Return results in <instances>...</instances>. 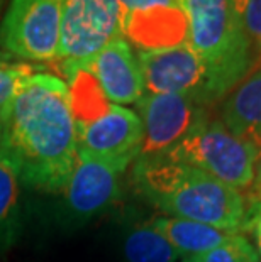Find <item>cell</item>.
Segmentation results:
<instances>
[{"instance_id":"1","label":"cell","mask_w":261,"mask_h":262,"mask_svg":"<svg viewBox=\"0 0 261 262\" xmlns=\"http://www.w3.org/2000/svg\"><path fill=\"white\" fill-rule=\"evenodd\" d=\"M0 150L21 183L46 193L63 191L78 159V134L66 83L36 73L0 110Z\"/></svg>"},{"instance_id":"2","label":"cell","mask_w":261,"mask_h":262,"mask_svg":"<svg viewBox=\"0 0 261 262\" xmlns=\"http://www.w3.org/2000/svg\"><path fill=\"white\" fill-rule=\"evenodd\" d=\"M134 176L139 191L168 216L229 233L244 225L248 208L241 191L200 169L159 156L137 159Z\"/></svg>"},{"instance_id":"3","label":"cell","mask_w":261,"mask_h":262,"mask_svg":"<svg viewBox=\"0 0 261 262\" xmlns=\"http://www.w3.org/2000/svg\"><path fill=\"white\" fill-rule=\"evenodd\" d=\"M188 24V46L202 59L217 100L239 83L256 58L232 0H178Z\"/></svg>"},{"instance_id":"4","label":"cell","mask_w":261,"mask_h":262,"mask_svg":"<svg viewBox=\"0 0 261 262\" xmlns=\"http://www.w3.org/2000/svg\"><path fill=\"white\" fill-rule=\"evenodd\" d=\"M165 158L207 172L237 191L253 185L259 163L246 142L231 134L220 119L209 115Z\"/></svg>"},{"instance_id":"5","label":"cell","mask_w":261,"mask_h":262,"mask_svg":"<svg viewBox=\"0 0 261 262\" xmlns=\"http://www.w3.org/2000/svg\"><path fill=\"white\" fill-rule=\"evenodd\" d=\"M61 0H10L0 22V48L10 56L51 61L58 56Z\"/></svg>"},{"instance_id":"6","label":"cell","mask_w":261,"mask_h":262,"mask_svg":"<svg viewBox=\"0 0 261 262\" xmlns=\"http://www.w3.org/2000/svg\"><path fill=\"white\" fill-rule=\"evenodd\" d=\"M115 37H122L117 0H61L56 59L87 63Z\"/></svg>"},{"instance_id":"7","label":"cell","mask_w":261,"mask_h":262,"mask_svg":"<svg viewBox=\"0 0 261 262\" xmlns=\"http://www.w3.org/2000/svg\"><path fill=\"white\" fill-rule=\"evenodd\" d=\"M144 93H173L190 98L200 107L217 102L209 71L188 42L168 49L139 51Z\"/></svg>"},{"instance_id":"8","label":"cell","mask_w":261,"mask_h":262,"mask_svg":"<svg viewBox=\"0 0 261 262\" xmlns=\"http://www.w3.org/2000/svg\"><path fill=\"white\" fill-rule=\"evenodd\" d=\"M136 107L144 129L139 158L168 154L209 115L190 98L173 93H144Z\"/></svg>"},{"instance_id":"9","label":"cell","mask_w":261,"mask_h":262,"mask_svg":"<svg viewBox=\"0 0 261 262\" xmlns=\"http://www.w3.org/2000/svg\"><path fill=\"white\" fill-rule=\"evenodd\" d=\"M144 129L132 110L110 105L101 119L78 130V150L115 164L122 171L139 158Z\"/></svg>"},{"instance_id":"10","label":"cell","mask_w":261,"mask_h":262,"mask_svg":"<svg viewBox=\"0 0 261 262\" xmlns=\"http://www.w3.org/2000/svg\"><path fill=\"white\" fill-rule=\"evenodd\" d=\"M121 168L95 156L78 150V159L65 186V200L70 213L87 220L104 211L119 196Z\"/></svg>"},{"instance_id":"11","label":"cell","mask_w":261,"mask_h":262,"mask_svg":"<svg viewBox=\"0 0 261 262\" xmlns=\"http://www.w3.org/2000/svg\"><path fill=\"white\" fill-rule=\"evenodd\" d=\"M85 64L114 105L137 103L144 95L139 61L124 37H115Z\"/></svg>"},{"instance_id":"12","label":"cell","mask_w":261,"mask_h":262,"mask_svg":"<svg viewBox=\"0 0 261 262\" xmlns=\"http://www.w3.org/2000/svg\"><path fill=\"white\" fill-rule=\"evenodd\" d=\"M220 120L261 161V49L246 76L222 100Z\"/></svg>"},{"instance_id":"13","label":"cell","mask_w":261,"mask_h":262,"mask_svg":"<svg viewBox=\"0 0 261 262\" xmlns=\"http://www.w3.org/2000/svg\"><path fill=\"white\" fill-rule=\"evenodd\" d=\"M121 34L141 51L175 48L188 42L187 15L180 4L154 5L122 20Z\"/></svg>"},{"instance_id":"14","label":"cell","mask_w":261,"mask_h":262,"mask_svg":"<svg viewBox=\"0 0 261 262\" xmlns=\"http://www.w3.org/2000/svg\"><path fill=\"white\" fill-rule=\"evenodd\" d=\"M63 73L66 78L70 107L73 114L76 134L85 129L93 120L101 119L112 103L105 97L97 78L80 61H63Z\"/></svg>"},{"instance_id":"15","label":"cell","mask_w":261,"mask_h":262,"mask_svg":"<svg viewBox=\"0 0 261 262\" xmlns=\"http://www.w3.org/2000/svg\"><path fill=\"white\" fill-rule=\"evenodd\" d=\"M149 224L178 250L183 259L188 255L207 252L220 245L231 235L229 232H224L220 228L205 225L200 222L175 219V216H156Z\"/></svg>"},{"instance_id":"16","label":"cell","mask_w":261,"mask_h":262,"mask_svg":"<svg viewBox=\"0 0 261 262\" xmlns=\"http://www.w3.org/2000/svg\"><path fill=\"white\" fill-rule=\"evenodd\" d=\"M21 230V180L10 159L0 150V257L17 244Z\"/></svg>"},{"instance_id":"17","label":"cell","mask_w":261,"mask_h":262,"mask_svg":"<svg viewBox=\"0 0 261 262\" xmlns=\"http://www.w3.org/2000/svg\"><path fill=\"white\" fill-rule=\"evenodd\" d=\"M126 262H176L183 255L151 224L132 227L124 238Z\"/></svg>"},{"instance_id":"18","label":"cell","mask_w":261,"mask_h":262,"mask_svg":"<svg viewBox=\"0 0 261 262\" xmlns=\"http://www.w3.org/2000/svg\"><path fill=\"white\" fill-rule=\"evenodd\" d=\"M183 262H259L251 242L239 233H231L217 247L204 254L188 255Z\"/></svg>"},{"instance_id":"19","label":"cell","mask_w":261,"mask_h":262,"mask_svg":"<svg viewBox=\"0 0 261 262\" xmlns=\"http://www.w3.org/2000/svg\"><path fill=\"white\" fill-rule=\"evenodd\" d=\"M39 71L41 70L37 66L24 61L9 59L5 63H0V110L15 97V93L32 75Z\"/></svg>"},{"instance_id":"20","label":"cell","mask_w":261,"mask_h":262,"mask_svg":"<svg viewBox=\"0 0 261 262\" xmlns=\"http://www.w3.org/2000/svg\"><path fill=\"white\" fill-rule=\"evenodd\" d=\"M254 53L261 49V0H232Z\"/></svg>"},{"instance_id":"21","label":"cell","mask_w":261,"mask_h":262,"mask_svg":"<svg viewBox=\"0 0 261 262\" xmlns=\"http://www.w3.org/2000/svg\"><path fill=\"white\" fill-rule=\"evenodd\" d=\"M168 4H180L178 0H117L119 5V22L126 20L131 14L137 10H144L154 5H168Z\"/></svg>"},{"instance_id":"22","label":"cell","mask_w":261,"mask_h":262,"mask_svg":"<svg viewBox=\"0 0 261 262\" xmlns=\"http://www.w3.org/2000/svg\"><path fill=\"white\" fill-rule=\"evenodd\" d=\"M243 227H248V230L251 232L254 245H256L254 250L261 260V202H254L251 208L246 211V220Z\"/></svg>"},{"instance_id":"23","label":"cell","mask_w":261,"mask_h":262,"mask_svg":"<svg viewBox=\"0 0 261 262\" xmlns=\"http://www.w3.org/2000/svg\"><path fill=\"white\" fill-rule=\"evenodd\" d=\"M258 171L254 172V181H253V194L256 198V202H261V161L258 163Z\"/></svg>"},{"instance_id":"24","label":"cell","mask_w":261,"mask_h":262,"mask_svg":"<svg viewBox=\"0 0 261 262\" xmlns=\"http://www.w3.org/2000/svg\"><path fill=\"white\" fill-rule=\"evenodd\" d=\"M14 56H10V54L7 53H4V51H0V63H5V61H9V59H12Z\"/></svg>"},{"instance_id":"25","label":"cell","mask_w":261,"mask_h":262,"mask_svg":"<svg viewBox=\"0 0 261 262\" xmlns=\"http://www.w3.org/2000/svg\"><path fill=\"white\" fill-rule=\"evenodd\" d=\"M5 2H7V0H0V14H2V10H4V5H5Z\"/></svg>"},{"instance_id":"26","label":"cell","mask_w":261,"mask_h":262,"mask_svg":"<svg viewBox=\"0 0 261 262\" xmlns=\"http://www.w3.org/2000/svg\"><path fill=\"white\" fill-rule=\"evenodd\" d=\"M0 139H2V119H0Z\"/></svg>"}]
</instances>
